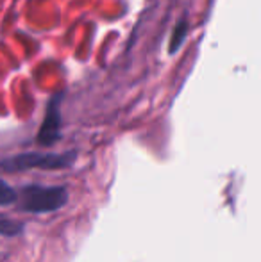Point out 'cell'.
Wrapping results in <instances>:
<instances>
[{"label":"cell","mask_w":261,"mask_h":262,"mask_svg":"<svg viewBox=\"0 0 261 262\" xmlns=\"http://www.w3.org/2000/svg\"><path fill=\"white\" fill-rule=\"evenodd\" d=\"M186 38V21H181V24L175 25L174 32H172V38H170V49H168V52L174 54L179 50V47H181V43L185 41Z\"/></svg>","instance_id":"5b68a950"},{"label":"cell","mask_w":261,"mask_h":262,"mask_svg":"<svg viewBox=\"0 0 261 262\" xmlns=\"http://www.w3.org/2000/svg\"><path fill=\"white\" fill-rule=\"evenodd\" d=\"M75 152L65 154H20L6 161H0V169L4 171H25V169H65L75 161Z\"/></svg>","instance_id":"6da1fadb"},{"label":"cell","mask_w":261,"mask_h":262,"mask_svg":"<svg viewBox=\"0 0 261 262\" xmlns=\"http://www.w3.org/2000/svg\"><path fill=\"white\" fill-rule=\"evenodd\" d=\"M24 230V225L16 220H11V217L0 214V235H6V237H14L20 232Z\"/></svg>","instance_id":"277c9868"},{"label":"cell","mask_w":261,"mask_h":262,"mask_svg":"<svg viewBox=\"0 0 261 262\" xmlns=\"http://www.w3.org/2000/svg\"><path fill=\"white\" fill-rule=\"evenodd\" d=\"M68 202V193L65 187L54 186H27L20 191V207L25 212H54L61 209Z\"/></svg>","instance_id":"7a4b0ae2"},{"label":"cell","mask_w":261,"mask_h":262,"mask_svg":"<svg viewBox=\"0 0 261 262\" xmlns=\"http://www.w3.org/2000/svg\"><path fill=\"white\" fill-rule=\"evenodd\" d=\"M59 100L61 95L54 97L49 102L45 111V118L38 132V143L42 146H52L61 138V113H59Z\"/></svg>","instance_id":"3957f363"},{"label":"cell","mask_w":261,"mask_h":262,"mask_svg":"<svg viewBox=\"0 0 261 262\" xmlns=\"http://www.w3.org/2000/svg\"><path fill=\"white\" fill-rule=\"evenodd\" d=\"M18 200V194L9 184H6L2 179H0V207H6V205H11Z\"/></svg>","instance_id":"8992f818"}]
</instances>
